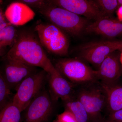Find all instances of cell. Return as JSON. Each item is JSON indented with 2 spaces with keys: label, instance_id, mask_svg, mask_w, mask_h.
Masks as SVG:
<instances>
[{
  "label": "cell",
  "instance_id": "1",
  "mask_svg": "<svg viewBox=\"0 0 122 122\" xmlns=\"http://www.w3.org/2000/svg\"><path fill=\"white\" fill-rule=\"evenodd\" d=\"M6 60L39 67L48 74L56 70L39 40L33 34L26 31L18 34L15 42L7 53Z\"/></svg>",
  "mask_w": 122,
  "mask_h": 122
},
{
  "label": "cell",
  "instance_id": "2",
  "mask_svg": "<svg viewBox=\"0 0 122 122\" xmlns=\"http://www.w3.org/2000/svg\"><path fill=\"white\" fill-rule=\"evenodd\" d=\"M39 12L52 24L72 36L80 35L89 24L86 18L53 4L50 0Z\"/></svg>",
  "mask_w": 122,
  "mask_h": 122
},
{
  "label": "cell",
  "instance_id": "3",
  "mask_svg": "<svg viewBox=\"0 0 122 122\" xmlns=\"http://www.w3.org/2000/svg\"><path fill=\"white\" fill-rule=\"evenodd\" d=\"M35 29L41 45L49 52L60 56L68 54L69 42L63 30L52 23H40Z\"/></svg>",
  "mask_w": 122,
  "mask_h": 122
},
{
  "label": "cell",
  "instance_id": "4",
  "mask_svg": "<svg viewBox=\"0 0 122 122\" xmlns=\"http://www.w3.org/2000/svg\"><path fill=\"white\" fill-rule=\"evenodd\" d=\"M47 74L42 70L25 79L18 86L12 101L21 112L44 88Z\"/></svg>",
  "mask_w": 122,
  "mask_h": 122
},
{
  "label": "cell",
  "instance_id": "5",
  "mask_svg": "<svg viewBox=\"0 0 122 122\" xmlns=\"http://www.w3.org/2000/svg\"><path fill=\"white\" fill-rule=\"evenodd\" d=\"M54 66L61 75L70 82L87 83L95 81L96 78L95 71L79 59H59L56 61Z\"/></svg>",
  "mask_w": 122,
  "mask_h": 122
},
{
  "label": "cell",
  "instance_id": "6",
  "mask_svg": "<svg viewBox=\"0 0 122 122\" xmlns=\"http://www.w3.org/2000/svg\"><path fill=\"white\" fill-rule=\"evenodd\" d=\"M54 102L44 88L23 111L22 122H47L52 113Z\"/></svg>",
  "mask_w": 122,
  "mask_h": 122
},
{
  "label": "cell",
  "instance_id": "7",
  "mask_svg": "<svg viewBox=\"0 0 122 122\" xmlns=\"http://www.w3.org/2000/svg\"><path fill=\"white\" fill-rule=\"evenodd\" d=\"M122 50V41L92 42L79 48V53L85 60L99 66L110 54L116 50Z\"/></svg>",
  "mask_w": 122,
  "mask_h": 122
},
{
  "label": "cell",
  "instance_id": "8",
  "mask_svg": "<svg viewBox=\"0 0 122 122\" xmlns=\"http://www.w3.org/2000/svg\"><path fill=\"white\" fill-rule=\"evenodd\" d=\"M53 4L61 7L87 20L96 21L106 17L95 0H54Z\"/></svg>",
  "mask_w": 122,
  "mask_h": 122
},
{
  "label": "cell",
  "instance_id": "9",
  "mask_svg": "<svg viewBox=\"0 0 122 122\" xmlns=\"http://www.w3.org/2000/svg\"><path fill=\"white\" fill-rule=\"evenodd\" d=\"M77 99L83 105L92 119L98 118L106 105V97L101 85L82 89Z\"/></svg>",
  "mask_w": 122,
  "mask_h": 122
},
{
  "label": "cell",
  "instance_id": "10",
  "mask_svg": "<svg viewBox=\"0 0 122 122\" xmlns=\"http://www.w3.org/2000/svg\"><path fill=\"white\" fill-rule=\"evenodd\" d=\"M2 77L11 90H16L29 76L36 72L35 67L16 61L7 60Z\"/></svg>",
  "mask_w": 122,
  "mask_h": 122
},
{
  "label": "cell",
  "instance_id": "11",
  "mask_svg": "<svg viewBox=\"0 0 122 122\" xmlns=\"http://www.w3.org/2000/svg\"><path fill=\"white\" fill-rule=\"evenodd\" d=\"M119 57L114 52L109 55L95 71L96 78L102 81V83L107 85L116 84L122 73Z\"/></svg>",
  "mask_w": 122,
  "mask_h": 122
},
{
  "label": "cell",
  "instance_id": "12",
  "mask_svg": "<svg viewBox=\"0 0 122 122\" xmlns=\"http://www.w3.org/2000/svg\"><path fill=\"white\" fill-rule=\"evenodd\" d=\"M85 31L108 38H114L122 34V22L110 17L102 18L89 23Z\"/></svg>",
  "mask_w": 122,
  "mask_h": 122
},
{
  "label": "cell",
  "instance_id": "13",
  "mask_svg": "<svg viewBox=\"0 0 122 122\" xmlns=\"http://www.w3.org/2000/svg\"><path fill=\"white\" fill-rule=\"evenodd\" d=\"M48 75V83L51 97L54 101L61 98L63 102L72 98L73 86L71 82L56 70Z\"/></svg>",
  "mask_w": 122,
  "mask_h": 122
},
{
  "label": "cell",
  "instance_id": "14",
  "mask_svg": "<svg viewBox=\"0 0 122 122\" xmlns=\"http://www.w3.org/2000/svg\"><path fill=\"white\" fill-rule=\"evenodd\" d=\"M5 15L11 25L21 26L33 20L35 14L30 7L19 1L10 4L6 9Z\"/></svg>",
  "mask_w": 122,
  "mask_h": 122
},
{
  "label": "cell",
  "instance_id": "15",
  "mask_svg": "<svg viewBox=\"0 0 122 122\" xmlns=\"http://www.w3.org/2000/svg\"><path fill=\"white\" fill-rule=\"evenodd\" d=\"M106 97V105L111 113L122 109V86L101 83Z\"/></svg>",
  "mask_w": 122,
  "mask_h": 122
},
{
  "label": "cell",
  "instance_id": "16",
  "mask_svg": "<svg viewBox=\"0 0 122 122\" xmlns=\"http://www.w3.org/2000/svg\"><path fill=\"white\" fill-rule=\"evenodd\" d=\"M21 113L12 98L0 107V122H22Z\"/></svg>",
  "mask_w": 122,
  "mask_h": 122
},
{
  "label": "cell",
  "instance_id": "17",
  "mask_svg": "<svg viewBox=\"0 0 122 122\" xmlns=\"http://www.w3.org/2000/svg\"><path fill=\"white\" fill-rule=\"evenodd\" d=\"M65 110L72 114L78 122H88L90 119L86 110L78 99L72 98L64 101Z\"/></svg>",
  "mask_w": 122,
  "mask_h": 122
},
{
  "label": "cell",
  "instance_id": "18",
  "mask_svg": "<svg viewBox=\"0 0 122 122\" xmlns=\"http://www.w3.org/2000/svg\"><path fill=\"white\" fill-rule=\"evenodd\" d=\"M18 34L15 27L10 25L0 30V46L2 47L13 45Z\"/></svg>",
  "mask_w": 122,
  "mask_h": 122
},
{
  "label": "cell",
  "instance_id": "19",
  "mask_svg": "<svg viewBox=\"0 0 122 122\" xmlns=\"http://www.w3.org/2000/svg\"><path fill=\"white\" fill-rule=\"evenodd\" d=\"M101 11L106 17H111L119 7L117 0H96Z\"/></svg>",
  "mask_w": 122,
  "mask_h": 122
},
{
  "label": "cell",
  "instance_id": "20",
  "mask_svg": "<svg viewBox=\"0 0 122 122\" xmlns=\"http://www.w3.org/2000/svg\"><path fill=\"white\" fill-rule=\"evenodd\" d=\"M11 90L0 73V107L11 100Z\"/></svg>",
  "mask_w": 122,
  "mask_h": 122
},
{
  "label": "cell",
  "instance_id": "21",
  "mask_svg": "<svg viewBox=\"0 0 122 122\" xmlns=\"http://www.w3.org/2000/svg\"><path fill=\"white\" fill-rule=\"evenodd\" d=\"M20 1L27 5L29 7L38 10V11L45 7L49 2V0H23Z\"/></svg>",
  "mask_w": 122,
  "mask_h": 122
},
{
  "label": "cell",
  "instance_id": "22",
  "mask_svg": "<svg viewBox=\"0 0 122 122\" xmlns=\"http://www.w3.org/2000/svg\"><path fill=\"white\" fill-rule=\"evenodd\" d=\"M57 120L59 122H78L72 114L66 110L58 115Z\"/></svg>",
  "mask_w": 122,
  "mask_h": 122
},
{
  "label": "cell",
  "instance_id": "23",
  "mask_svg": "<svg viewBox=\"0 0 122 122\" xmlns=\"http://www.w3.org/2000/svg\"><path fill=\"white\" fill-rule=\"evenodd\" d=\"M109 120L113 122H122V109L110 113Z\"/></svg>",
  "mask_w": 122,
  "mask_h": 122
},
{
  "label": "cell",
  "instance_id": "24",
  "mask_svg": "<svg viewBox=\"0 0 122 122\" xmlns=\"http://www.w3.org/2000/svg\"><path fill=\"white\" fill-rule=\"evenodd\" d=\"M10 25L11 24L8 22L5 17V14L0 8V30Z\"/></svg>",
  "mask_w": 122,
  "mask_h": 122
},
{
  "label": "cell",
  "instance_id": "25",
  "mask_svg": "<svg viewBox=\"0 0 122 122\" xmlns=\"http://www.w3.org/2000/svg\"><path fill=\"white\" fill-rule=\"evenodd\" d=\"M117 20L120 22H122V5L119 6L117 11Z\"/></svg>",
  "mask_w": 122,
  "mask_h": 122
},
{
  "label": "cell",
  "instance_id": "26",
  "mask_svg": "<svg viewBox=\"0 0 122 122\" xmlns=\"http://www.w3.org/2000/svg\"><path fill=\"white\" fill-rule=\"evenodd\" d=\"M119 59L120 64L122 66V50L121 51V53H120V56H119Z\"/></svg>",
  "mask_w": 122,
  "mask_h": 122
},
{
  "label": "cell",
  "instance_id": "27",
  "mask_svg": "<svg viewBox=\"0 0 122 122\" xmlns=\"http://www.w3.org/2000/svg\"><path fill=\"white\" fill-rule=\"evenodd\" d=\"M119 6L122 5V0H118Z\"/></svg>",
  "mask_w": 122,
  "mask_h": 122
},
{
  "label": "cell",
  "instance_id": "28",
  "mask_svg": "<svg viewBox=\"0 0 122 122\" xmlns=\"http://www.w3.org/2000/svg\"><path fill=\"white\" fill-rule=\"evenodd\" d=\"M111 122V121H110V120H109V121H107V122Z\"/></svg>",
  "mask_w": 122,
  "mask_h": 122
},
{
  "label": "cell",
  "instance_id": "29",
  "mask_svg": "<svg viewBox=\"0 0 122 122\" xmlns=\"http://www.w3.org/2000/svg\"><path fill=\"white\" fill-rule=\"evenodd\" d=\"M58 122V121H57V120H55V121H54V122Z\"/></svg>",
  "mask_w": 122,
  "mask_h": 122
},
{
  "label": "cell",
  "instance_id": "30",
  "mask_svg": "<svg viewBox=\"0 0 122 122\" xmlns=\"http://www.w3.org/2000/svg\"><path fill=\"white\" fill-rule=\"evenodd\" d=\"M1 47H2V46H0V53L1 48Z\"/></svg>",
  "mask_w": 122,
  "mask_h": 122
}]
</instances>
